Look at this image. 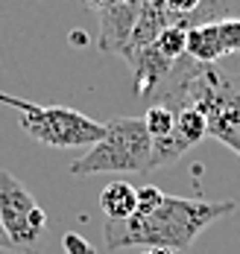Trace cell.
<instances>
[{
	"label": "cell",
	"mask_w": 240,
	"mask_h": 254,
	"mask_svg": "<svg viewBox=\"0 0 240 254\" xmlns=\"http://www.w3.org/2000/svg\"><path fill=\"white\" fill-rule=\"evenodd\" d=\"M62 249H65V254H97V249L82 234H74V231H68L62 237Z\"/></svg>",
	"instance_id": "cell-11"
},
{
	"label": "cell",
	"mask_w": 240,
	"mask_h": 254,
	"mask_svg": "<svg viewBox=\"0 0 240 254\" xmlns=\"http://www.w3.org/2000/svg\"><path fill=\"white\" fill-rule=\"evenodd\" d=\"M0 222L15 246V254H38V243L47 231V213L18 178L3 170H0Z\"/></svg>",
	"instance_id": "cell-4"
},
{
	"label": "cell",
	"mask_w": 240,
	"mask_h": 254,
	"mask_svg": "<svg viewBox=\"0 0 240 254\" xmlns=\"http://www.w3.org/2000/svg\"><path fill=\"white\" fill-rule=\"evenodd\" d=\"M21 128L50 149H91L106 134V123H97L68 105H32L21 114Z\"/></svg>",
	"instance_id": "cell-3"
},
{
	"label": "cell",
	"mask_w": 240,
	"mask_h": 254,
	"mask_svg": "<svg viewBox=\"0 0 240 254\" xmlns=\"http://www.w3.org/2000/svg\"><path fill=\"white\" fill-rule=\"evenodd\" d=\"M123 3H129V6H144L147 0H123Z\"/></svg>",
	"instance_id": "cell-16"
},
{
	"label": "cell",
	"mask_w": 240,
	"mask_h": 254,
	"mask_svg": "<svg viewBox=\"0 0 240 254\" xmlns=\"http://www.w3.org/2000/svg\"><path fill=\"white\" fill-rule=\"evenodd\" d=\"M238 204L223 199V202H205V199H185V196H167L153 210L141 213L135 210L123 222H106L103 237L111 252L120 249H167L179 254L196 243L202 231L214 225L217 219L235 213Z\"/></svg>",
	"instance_id": "cell-1"
},
{
	"label": "cell",
	"mask_w": 240,
	"mask_h": 254,
	"mask_svg": "<svg viewBox=\"0 0 240 254\" xmlns=\"http://www.w3.org/2000/svg\"><path fill=\"white\" fill-rule=\"evenodd\" d=\"M144 126L150 131V137L153 140H164V137H170V131H173V123H176V114L167 108V105H161V102H153L147 111H144Z\"/></svg>",
	"instance_id": "cell-9"
},
{
	"label": "cell",
	"mask_w": 240,
	"mask_h": 254,
	"mask_svg": "<svg viewBox=\"0 0 240 254\" xmlns=\"http://www.w3.org/2000/svg\"><path fill=\"white\" fill-rule=\"evenodd\" d=\"M100 18V47L108 53H123L129 35L135 29V21L141 15V6H129V3H114L108 9L94 12Z\"/></svg>",
	"instance_id": "cell-5"
},
{
	"label": "cell",
	"mask_w": 240,
	"mask_h": 254,
	"mask_svg": "<svg viewBox=\"0 0 240 254\" xmlns=\"http://www.w3.org/2000/svg\"><path fill=\"white\" fill-rule=\"evenodd\" d=\"M114 3H120V0H88V6H91L94 12H100V9H108V6H114Z\"/></svg>",
	"instance_id": "cell-14"
},
{
	"label": "cell",
	"mask_w": 240,
	"mask_h": 254,
	"mask_svg": "<svg viewBox=\"0 0 240 254\" xmlns=\"http://www.w3.org/2000/svg\"><path fill=\"white\" fill-rule=\"evenodd\" d=\"M185 56L196 64H217V59H223V44H220V29L214 21L187 26V44Z\"/></svg>",
	"instance_id": "cell-6"
},
{
	"label": "cell",
	"mask_w": 240,
	"mask_h": 254,
	"mask_svg": "<svg viewBox=\"0 0 240 254\" xmlns=\"http://www.w3.org/2000/svg\"><path fill=\"white\" fill-rule=\"evenodd\" d=\"M0 105H12V108H18V111L24 114V111H29V108L35 105V102H29V100H18V97H9V94H3V91H0Z\"/></svg>",
	"instance_id": "cell-12"
},
{
	"label": "cell",
	"mask_w": 240,
	"mask_h": 254,
	"mask_svg": "<svg viewBox=\"0 0 240 254\" xmlns=\"http://www.w3.org/2000/svg\"><path fill=\"white\" fill-rule=\"evenodd\" d=\"M217 29H220L223 56H238L240 53V18H223V21H217Z\"/></svg>",
	"instance_id": "cell-10"
},
{
	"label": "cell",
	"mask_w": 240,
	"mask_h": 254,
	"mask_svg": "<svg viewBox=\"0 0 240 254\" xmlns=\"http://www.w3.org/2000/svg\"><path fill=\"white\" fill-rule=\"evenodd\" d=\"M0 252H12L15 254V246H12L9 234H6V228H3V222H0Z\"/></svg>",
	"instance_id": "cell-13"
},
{
	"label": "cell",
	"mask_w": 240,
	"mask_h": 254,
	"mask_svg": "<svg viewBox=\"0 0 240 254\" xmlns=\"http://www.w3.org/2000/svg\"><path fill=\"white\" fill-rule=\"evenodd\" d=\"M185 44H187V24L185 18L182 21H176V24L164 26L159 32V38L153 41V47L159 56H164L167 62H179V59H185Z\"/></svg>",
	"instance_id": "cell-8"
},
{
	"label": "cell",
	"mask_w": 240,
	"mask_h": 254,
	"mask_svg": "<svg viewBox=\"0 0 240 254\" xmlns=\"http://www.w3.org/2000/svg\"><path fill=\"white\" fill-rule=\"evenodd\" d=\"M153 170V137L141 117H114L106 123V134L71 164V176L97 173H150Z\"/></svg>",
	"instance_id": "cell-2"
},
{
	"label": "cell",
	"mask_w": 240,
	"mask_h": 254,
	"mask_svg": "<svg viewBox=\"0 0 240 254\" xmlns=\"http://www.w3.org/2000/svg\"><path fill=\"white\" fill-rule=\"evenodd\" d=\"M100 210L108 222H123L138 210V187H132L129 181L117 178L108 181L100 193Z\"/></svg>",
	"instance_id": "cell-7"
},
{
	"label": "cell",
	"mask_w": 240,
	"mask_h": 254,
	"mask_svg": "<svg viewBox=\"0 0 240 254\" xmlns=\"http://www.w3.org/2000/svg\"><path fill=\"white\" fill-rule=\"evenodd\" d=\"M138 254H173V252H167V249H141Z\"/></svg>",
	"instance_id": "cell-15"
}]
</instances>
